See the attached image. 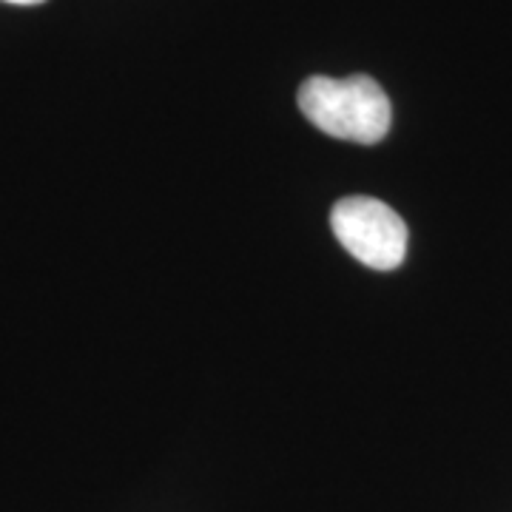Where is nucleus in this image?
I'll list each match as a JSON object with an SVG mask.
<instances>
[{
	"mask_svg": "<svg viewBox=\"0 0 512 512\" xmlns=\"http://www.w3.org/2000/svg\"><path fill=\"white\" fill-rule=\"evenodd\" d=\"M299 109L308 123L336 140L373 146L387 137L393 109L384 89L367 74L345 80L311 77L299 89Z\"/></svg>",
	"mask_w": 512,
	"mask_h": 512,
	"instance_id": "1",
	"label": "nucleus"
},
{
	"mask_svg": "<svg viewBox=\"0 0 512 512\" xmlns=\"http://www.w3.org/2000/svg\"><path fill=\"white\" fill-rule=\"evenodd\" d=\"M330 228L353 259L373 271H396L407 254V225L382 200L348 197L330 211Z\"/></svg>",
	"mask_w": 512,
	"mask_h": 512,
	"instance_id": "2",
	"label": "nucleus"
},
{
	"mask_svg": "<svg viewBox=\"0 0 512 512\" xmlns=\"http://www.w3.org/2000/svg\"><path fill=\"white\" fill-rule=\"evenodd\" d=\"M3 3H15V6H35V3H43V0H3Z\"/></svg>",
	"mask_w": 512,
	"mask_h": 512,
	"instance_id": "3",
	"label": "nucleus"
}]
</instances>
